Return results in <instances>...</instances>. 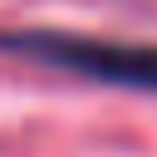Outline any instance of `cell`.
I'll return each instance as SVG.
<instances>
[{
  "label": "cell",
  "mask_w": 157,
  "mask_h": 157,
  "mask_svg": "<svg viewBox=\"0 0 157 157\" xmlns=\"http://www.w3.org/2000/svg\"><path fill=\"white\" fill-rule=\"evenodd\" d=\"M0 49L15 54V59H29V64H49V69H64V74L98 78V83L157 93V44L59 34V29H20V34H0Z\"/></svg>",
  "instance_id": "1"
}]
</instances>
